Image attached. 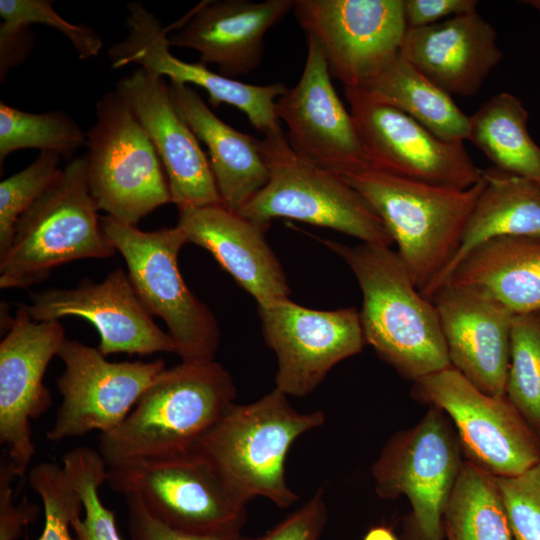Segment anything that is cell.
Listing matches in <instances>:
<instances>
[{
	"label": "cell",
	"instance_id": "cell-28",
	"mask_svg": "<svg viewBox=\"0 0 540 540\" xmlns=\"http://www.w3.org/2000/svg\"><path fill=\"white\" fill-rule=\"evenodd\" d=\"M355 90L374 102L398 109L444 141L467 139L468 115L400 54L375 78Z\"/></svg>",
	"mask_w": 540,
	"mask_h": 540
},
{
	"label": "cell",
	"instance_id": "cell-11",
	"mask_svg": "<svg viewBox=\"0 0 540 540\" xmlns=\"http://www.w3.org/2000/svg\"><path fill=\"white\" fill-rule=\"evenodd\" d=\"M414 383L417 399L451 419L467 461L494 477L516 476L540 462V436L506 396L486 394L452 366Z\"/></svg>",
	"mask_w": 540,
	"mask_h": 540
},
{
	"label": "cell",
	"instance_id": "cell-12",
	"mask_svg": "<svg viewBox=\"0 0 540 540\" xmlns=\"http://www.w3.org/2000/svg\"><path fill=\"white\" fill-rule=\"evenodd\" d=\"M293 11L344 89L362 88L388 66L407 30L404 0H295Z\"/></svg>",
	"mask_w": 540,
	"mask_h": 540
},
{
	"label": "cell",
	"instance_id": "cell-20",
	"mask_svg": "<svg viewBox=\"0 0 540 540\" xmlns=\"http://www.w3.org/2000/svg\"><path fill=\"white\" fill-rule=\"evenodd\" d=\"M430 300L451 366L486 394L505 396L515 314L479 289L450 283Z\"/></svg>",
	"mask_w": 540,
	"mask_h": 540
},
{
	"label": "cell",
	"instance_id": "cell-1",
	"mask_svg": "<svg viewBox=\"0 0 540 540\" xmlns=\"http://www.w3.org/2000/svg\"><path fill=\"white\" fill-rule=\"evenodd\" d=\"M353 272L362 292L365 343L401 376L416 381L451 366L433 302L390 246L321 240Z\"/></svg>",
	"mask_w": 540,
	"mask_h": 540
},
{
	"label": "cell",
	"instance_id": "cell-33",
	"mask_svg": "<svg viewBox=\"0 0 540 540\" xmlns=\"http://www.w3.org/2000/svg\"><path fill=\"white\" fill-rule=\"evenodd\" d=\"M505 396L540 436V311L514 315Z\"/></svg>",
	"mask_w": 540,
	"mask_h": 540
},
{
	"label": "cell",
	"instance_id": "cell-9",
	"mask_svg": "<svg viewBox=\"0 0 540 540\" xmlns=\"http://www.w3.org/2000/svg\"><path fill=\"white\" fill-rule=\"evenodd\" d=\"M462 464L457 435L434 406L387 441L372 475L380 498L404 495L410 502L401 540H444L443 516Z\"/></svg>",
	"mask_w": 540,
	"mask_h": 540
},
{
	"label": "cell",
	"instance_id": "cell-21",
	"mask_svg": "<svg viewBox=\"0 0 540 540\" xmlns=\"http://www.w3.org/2000/svg\"><path fill=\"white\" fill-rule=\"evenodd\" d=\"M116 91L128 102L163 165L177 208L223 204L198 138L176 111L164 78L143 68L120 79Z\"/></svg>",
	"mask_w": 540,
	"mask_h": 540
},
{
	"label": "cell",
	"instance_id": "cell-22",
	"mask_svg": "<svg viewBox=\"0 0 540 540\" xmlns=\"http://www.w3.org/2000/svg\"><path fill=\"white\" fill-rule=\"evenodd\" d=\"M295 0H210L197 4L173 27L171 46L190 48L200 62L235 79L262 62L267 31L293 10Z\"/></svg>",
	"mask_w": 540,
	"mask_h": 540
},
{
	"label": "cell",
	"instance_id": "cell-2",
	"mask_svg": "<svg viewBox=\"0 0 540 540\" xmlns=\"http://www.w3.org/2000/svg\"><path fill=\"white\" fill-rule=\"evenodd\" d=\"M236 394L220 363L181 361L155 378L117 428L100 434L98 452L111 467L193 451Z\"/></svg>",
	"mask_w": 540,
	"mask_h": 540
},
{
	"label": "cell",
	"instance_id": "cell-31",
	"mask_svg": "<svg viewBox=\"0 0 540 540\" xmlns=\"http://www.w3.org/2000/svg\"><path fill=\"white\" fill-rule=\"evenodd\" d=\"M87 146V133L65 112L31 113L0 102V165L14 151L55 152L68 162Z\"/></svg>",
	"mask_w": 540,
	"mask_h": 540
},
{
	"label": "cell",
	"instance_id": "cell-42",
	"mask_svg": "<svg viewBox=\"0 0 540 540\" xmlns=\"http://www.w3.org/2000/svg\"><path fill=\"white\" fill-rule=\"evenodd\" d=\"M35 36L30 26L2 21L0 25V79L5 80L9 70L22 63L30 53Z\"/></svg>",
	"mask_w": 540,
	"mask_h": 540
},
{
	"label": "cell",
	"instance_id": "cell-36",
	"mask_svg": "<svg viewBox=\"0 0 540 540\" xmlns=\"http://www.w3.org/2000/svg\"><path fill=\"white\" fill-rule=\"evenodd\" d=\"M2 21L10 23L41 24L52 27L69 39L80 59L97 56L103 41L90 26L73 24L62 18L50 0H0Z\"/></svg>",
	"mask_w": 540,
	"mask_h": 540
},
{
	"label": "cell",
	"instance_id": "cell-14",
	"mask_svg": "<svg viewBox=\"0 0 540 540\" xmlns=\"http://www.w3.org/2000/svg\"><path fill=\"white\" fill-rule=\"evenodd\" d=\"M344 90L369 168L456 189L482 178L464 142L444 141L398 109Z\"/></svg>",
	"mask_w": 540,
	"mask_h": 540
},
{
	"label": "cell",
	"instance_id": "cell-16",
	"mask_svg": "<svg viewBox=\"0 0 540 540\" xmlns=\"http://www.w3.org/2000/svg\"><path fill=\"white\" fill-rule=\"evenodd\" d=\"M59 320L35 321L23 304L0 342V443L17 476L25 475L35 452L31 420L52 405L46 369L65 339Z\"/></svg>",
	"mask_w": 540,
	"mask_h": 540
},
{
	"label": "cell",
	"instance_id": "cell-23",
	"mask_svg": "<svg viewBox=\"0 0 540 540\" xmlns=\"http://www.w3.org/2000/svg\"><path fill=\"white\" fill-rule=\"evenodd\" d=\"M400 55L451 97L477 94L503 58L495 28L477 11L407 28Z\"/></svg>",
	"mask_w": 540,
	"mask_h": 540
},
{
	"label": "cell",
	"instance_id": "cell-8",
	"mask_svg": "<svg viewBox=\"0 0 540 540\" xmlns=\"http://www.w3.org/2000/svg\"><path fill=\"white\" fill-rule=\"evenodd\" d=\"M106 483L155 518L194 534L241 531L247 503L196 450L107 467Z\"/></svg>",
	"mask_w": 540,
	"mask_h": 540
},
{
	"label": "cell",
	"instance_id": "cell-32",
	"mask_svg": "<svg viewBox=\"0 0 540 540\" xmlns=\"http://www.w3.org/2000/svg\"><path fill=\"white\" fill-rule=\"evenodd\" d=\"M62 467L79 493L84 516L71 521L74 540H122L115 512L101 501L99 490L106 482L107 465L101 454L89 447H76L64 454Z\"/></svg>",
	"mask_w": 540,
	"mask_h": 540
},
{
	"label": "cell",
	"instance_id": "cell-15",
	"mask_svg": "<svg viewBox=\"0 0 540 540\" xmlns=\"http://www.w3.org/2000/svg\"><path fill=\"white\" fill-rule=\"evenodd\" d=\"M262 334L277 358L275 388L287 396L314 391L339 362L365 343L355 308L315 310L289 298L258 304Z\"/></svg>",
	"mask_w": 540,
	"mask_h": 540
},
{
	"label": "cell",
	"instance_id": "cell-40",
	"mask_svg": "<svg viewBox=\"0 0 540 540\" xmlns=\"http://www.w3.org/2000/svg\"><path fill=\"white\" fill-rule=\"evenodd\" d=\"M16 477V470L4 451L0 460V540H16L39 512V507L25 498L15 505L12 482Z\"/></svg>",
	"mask_w": 540,
	"mask_h": 540
},
{
	"label": "cell",
	"instance_id": "cell-7",
	"mask_svg": "<svg viewBox=\"0 0 540 540\" xmlns=\"http://www.w3.org/2000/svg\"><path fill=\"white\" fill-rule=\"evenodd\" d=\"M105 236L126 261L128 276L140 300L160 317L183 362L215 360L220 343L216 318L185 283L178 255L188 243L177 225L142 231L112 216L100 217Z\"/></svg>",
	"mask_w": 540,
	"mask_h": 540
},
{
	"label": "cell",
	"instance_id": "cell-5",
	"mask_svg": "<svg viewBox=\"0 0 540 540\" xmlns=\"http://www.w3.org/2000/svg\"><path fill=\"white\" fill-rule=\"evenodd\" d=\"M91 195L87 154L67 162L60 175L19 218L8 250L0 256V288H26L56 267L115 253Z\"/></svg>",
	"mask_w": 540,
	"mask_h": 540
},
{
	"label": "cell",
	"instance_id": "cell-10",
	"mask_svg": "<svg viewBox=\"0 0 540 540\" xmlns=\"http://www.w3.org/2000/svg\"><path fill=\"white\" fill-rule=\"evenodd\" d=\"M86 147L90 192L99 210L137 225L172 202L161 160L119 92H107L97 102Z\"/></svg>",
	"mask_w": 540,
	"mask_h": 540
},
{
	"label": "cell",
	"instance_id": "cell-34",
	"mask_svg": "<svg viewBox=\"0 0 540 540\" xmlns=\"http://www.w3.org/2000/svg\"><path fill=\"white\" fill-rule=\"evenodd\" d=\"M61 156L40 152L26 168L0 183V256L9 248L19 218L60 175Z\"/></svg>",
	"mask_w": 540,
	"mask_h": 540
},
{
	"label": "cell",
	"instance_id": "cell-35",
	"mask_svg": "<svg viewBox=\"0 0 540 540\" xmlns=\"http://www.w3.org/2000/svg\"><path fill=\"white\" fill-rule=\"evenodd\" d=\"M28 480L44 506V528L36 540H74L71 521L81 515L83 504L62 465L41 462L29 471Z\"/></svg>",
	"mask_w": 540,
	"mask_h": 540
},
{
	"label": "cell",
	"instance_id": "cell-44",
	"mask_svg": "<svg viewBox=\"0 0 540 540\" xmlns=\"http://www.w3.org/2000/svg\"><path fill=\"white\" fill-rule=\"evenodd\" d=\"M522 3H525L540 13V0H526L522 1Z\"/></svg>",
	"mask_w": 540,
	"mask_h": 540
},
{
	"label": "cell",
	"instance_id": "cell-37",
	"mask_svg": "<svg viewBox=\"0 0 540 540\" xmlns=\"http://www.w3.org/2000/svg\"><path fill=\"white\" fill-rule=\"evenodd\" d=\"M513 540H540V462L511 477H495Z\"/></svg>",
	"mask_w": 540,
	"mask_h": 540
},
{
	"label": "cell",
	"instance_id": "cell-18",
	"mask_svg": "<svg viewBox=\"0 0 540 540\" xmlns=\"http://www.w3.org/2000/svg\"><path fill=\"white\" fill-rule=\"evenodd\" d=\"M327 61L307 36V55L297 84L275 103L292 149L305 159L340 176L368 168L353 118L331 81Z\"/></svg>",
	"mask_w": 540,
	"mask_h": 540
},
{
	"label": "cell",
	"instance_id": "cell-17",
	"mask_svg": "<svg viewBox=\"0 0 540 540\" xmlns=\"http://www.w3.org/2000/svg\"><path fill=\"white\" fill-rule=\"evenodd\" d=\"M127 10L128 35L108 51L112 68L137 64L153 75L169 77L172 83L195 84L208 93L213 108L223 103L234 106L263 135L282 129L275 103L288 89L284 83L248 84L213 72L200 61H183L170 52L168 32L172 26L162 27L140 2L129 3Z\"/></svg>",
	"mask_w": 540,
	"mask_h": 540
},
{
	"label": "cell",
	"instance_id": "cell-26",
	"mask_svg": "<svg viewBox=\"0 0 540 540\" xmlns=\"http://www.w3.org/2000/svg\"><path fill=\"white\" fill-rule=\"evenodd\" d=\"M445 283L479 289L515 315L539 312L540 238L503 236L486 241Z\"/></svg>",
	"mask_w": 540,
	"mask_h": 540
},
{
	"label": "cell",
	"instance_id": "cell-29",
	"mask_svg": "<svg viewBox=\"0 0 540 540\" xmlns=\"http://www.w3.org/2000/svg\"><path fill=\"white\" fill-rule=\"evenodd\" d=\"M528 113L520 99L501 92L468 116L467 139L493 167L540 183V147L527 128Z\"/></svg>",
	"mask_w": 540,
	"mask_h": 540
},
{
	"label": "cell",
	"instance_id": "cell-3",
	"mask_svg": "<svg viewBox=\"0 0 540 540\" xmlns=\"http://www.w3.org/2000/svg\"><path fill=\"white\" fill-rule=\"evenodd\" d=\"M342 177L382 220L414 284L429 299L460 246L485 186L484 177L467 189L432 185L369 167Z\"/></svg>",
	"mask_w": 540,
	"mask_h": 540
},
{
	"label": "cell",
	"instance_id": "cell-39",
	"mask_svg": "<svg viewBox=\"0 0 540 540\" xmlns=\"http://www.w3.org/2000/svg\"><path fill=\"white\" fill-rule=\"evenodd\" d=\"M128 507V527L132 540H247L241 531L221 534H194L178 530L151 515L133 496L124 497Z\"/></svg>",
	"mask_w": 540,
	"mask_h": 540
},
{
	"label": "cell",
	"instance_id": "cell-19",
	"mask_svg": "<svg viewBox=\"0 0 540 540\" xmlns=\"http://www.w3.org/2000/svg\"><path fill=\"white\" fill-rule=\"evenodd\" d=\"M29 299L30 304L23 305L35 321L76 316L91 322L100 336L98 349L104 356L176 352L173 339L153 321L128 273L120 268L100 283L83 279L76 288L31 292Z\"/></svg>",
	"mask_w": 540,
	"mask_h": 540
},
{
	"label": "cell",
	"instance_id": "cell-4",
	"mask_svg": "<svg viewBox=\"0 0 540 540\" xmlns=\"http://www.w3.org/2000/svg\"><path fill=\"white\" fill-rule=\"evenodd\" d=\"M324 422L322 411L301 413L286 394L274 388L254 402L233 403L194 450L247 504L264 497L288 508L299 499L286 480L289 449Z\"/></svg>",
	"mask_w": 540,
	"mask_h": 540
},
{
	"label": "cell",
	"instance_id": "cell-27",
	"mask_svg": "<svg viewBox=\"0 0 540 540\" xmlns=\"http://www.w3.org/2000/svg\"><path fill=\"white\" fill-rule=\"evenodd\" d=\"M485 186L464 230L460 246L430 298L463 259L482 243L503 236L540 238V183L502 172L483 170Z\"/></svg>",
	"mask_w": 540,
	"mask_h": 540
},
{
	"label": "cell",
	"instance_id": "cell-13",
	"mask_svg": "<svg viewBox=\"0 0 540 540\" xmlns=\"http://www.w3.org/2000/svg\"><path fill=\"white\" fill-rule=\"evenodd\" d=\"M57 357L64 363L56 381L62 402L46 434L55 443L91 431L114 430L166 369L162 359L110 362L98 348L67 338Z\"/></svg>",
	"mask_w": 540,
	"mask_h": 540
},
{
	"label": "cell",
	"instance_id": "cell-30",
	"mask_svg": "<svg viewBox=\"0 0 540 540\" xmlns=\"http://www.w3.org/2000/svg\"><path fill=\"white\" fill-rule=\"evenodd\" d=\"M446 540H513L494 476L464 461L443 516Z\"/></svg>",
	"mask_w": 540,
	"mask_h": 540
},
{
	"label": "cell",
	"instance_id": "cell-38",
	"mask_svg": "<svg viewBox=\"0 0 540 540\" xmlns=\"http://www.w3.org/2000/svg\"><path fill=\"white\" fill-rule=\"evenodd\" d=\"M326 522L327 506L323 489H319L265 534L247 540H319Z\"/></svg>",
	"mask_w": 540,
	"mask_h": 540
},
{
	"label": "cell",
	"instance_id": "cell-41",
	"mask_svg": "<svg viewBox=\"0 0 540 540\" xmlns=\"http://www.w3.org/2000/svg\"><path fill=\"white\" fill-rule=\"evenodd\" d=\"M476 0H404L407 28L433 25L448 18L475 12Z\"/></svg>",
	"mask_w": 540,
	"mask_h": 540
},
{
	"label": "cell",
	"instance_id": "cell-24",
	"mask_svg": "<svg viewBox=\"0 0 540 540\" xmlns=\"http://www.w3.org/2000/svg\"><path fill=\"white\" fill-rule=\"evenodd\" d=\"M177 226L188 243L208 250L258 304L288 298L284 269L258 225L219 204L178 208Z\"/></svg>",
	"mask_w": 540,
	"mask_h": 540
},
{
	"label": "cell",
	"instance_id": "cell-43",
	"mask_svg": "<svg viewBox=\"0 0 540 540\" xmlns=\"http://www.w3.org/2000/svg\"><path fill=\"white\" fill-rule=\"evenodd\" d=\"M362 540H400L391 528L379 525L370 528Z\"/></svg>",
	"mask_w": 540,
	"mask_h": 540
},
{
	"label": "cell",
	"instance_id": "cell-6",
	"mask_svg": "<svg viewBox=\"0 0 540 540\" xmlns=\"http://www.w3.org/2000/svg\"><path fill=\"white\" fill-rule=\"evenodd\" d=\"M269 172L266 185L238 212L266 231L274 218H289L391 246L386 226L342 176L296 153L283 130L259 139Z\"/></svg>",
	"mask_w": 540,
	"mask_h": 540
},
{
	"label": "cell",
	"instance_id": "cell-25",
	"mask_svg": "<svg viewBox=\"0 0 540 540\" xmlns=\"http://www.w3.org/2000/svg\"><path fill=\"white\" fill-rule=\"evenodd\" d=\"M169 93L180 117L208 149L223 205L238 213L269 179L259 139L219 119L192 87L170 82Z\"/></svg>",
	"mask_w": 540,
	"mask_h": 540
}]
</instances>
